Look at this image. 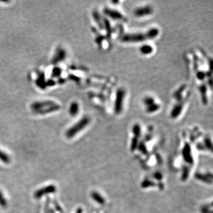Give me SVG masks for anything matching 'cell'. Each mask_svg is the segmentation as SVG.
Instances as JSON below:
<instances>
[{
	"label": "cell",
	"mask_w": 213,
	"mask_h": 213,
	"mask_svg": "<svg viewBox=\"0 0 213 213\" xmlns=\"http://www.w3.org/2000/svg\"><path fill=\"white\" fill-rule=\"evenodd\" d=\"M79 111V105L77 102H72L70 104L69 112L71 116H76Z\"/></svg>",
	"instance_id": "30bf717a"
},
{
	"label": "cell",
	"mask_w": 213,
	"mask_h": 213,
	"mask_svg": "<svg viewBox=\"0 0 213 213\" xmlns=\"http://www.w3.org/2000/svg\"><path fill=\"white\" fill-rule=\"evenodd\" d=\"M30 107L35 113L46 114L58 111L61 109V106L53 101L44 100L33 102Z\"/></svg>",
	"instance_id": "6da1fadb"
},
{
	"label": "cell",
	"mask_w": 213,
	"mask_h": 213,
	"mask_svg": "<svg viewBox=\"0 0 213 213\" xmlns=\"http://www.w3.org/2000/svg\"><path fill=\"white\" fill-rule=\"evenodd\" d=\"M148 40H150L148 32L145 33H130L123 35L121 41L124 43H139Z\"/></svg>",
	"instance_id": "3957f363"
},
{
	"label": "cell",
	"mask_w": 213,
	"mask_h": 213,
	"mask_svg": "<svg viewBox=\"0 0 213 213\" xmlns=\"http://www.w3.org/2000/svg\"><path fill=\"white\" fill-rule=\"evenodd\" d=\"M55 84V82L53 80H49L47 82L46 86H53Z\"/></svg>",
	"instance_id": "ac0fdd59"
},
{
	"label": "cell",
	"mask_w": 213,
	"mask_h": 213,
	"mask_svg": "<svg viewBox=\"0 0 213 213\" xmlns=\"http://www.w3.org/2000/svg\"><path fill=\"white\" fill-rule=\"evenodd\" d=\"M103 13L106 16H107L113 20L124 21L125 19L124 15L119 11L116 9L106 7L104 9Z\"/></svg>",
	"instance_id": "8992f818"
},
{
	"label": "cell",
	"mask_w": 213,
	"mask_h": 213,
	"mask_svg": "<svg viewBox=\"0 0 213 213\" xmlns=\"http://www.w3.org/2000/svg\"><path fill=\"white\" fill-rule=\"evenodd\" d=\"M90 123V118L87 116L82 117L74 126L70 127L66 132V136L68 139H71L77 135L79 132L83 130Z\"/></svg>",
	"instance_id": "7a4b0ae2"
},
{
	"label": "cell",
	"mask_w": 213,
	"mask_h": 213,
	"mask_svg": "<svg viewBox=\"0 0 213 213\" xmlns=\"http://www.w3.org/2000/svg\"><path fill=\"white\" fill-rule=\"evenodd\" d=\"M62 69L59 67H55L53 69L52 72V77H59L62 73Z\"/></svg>",
	"instance_id": "9a60e30c"
},
{
	"label": "cell",
	"mask_w": 213,
	"mask_h": 213,
	"mask_svg": "<svg viewBox=\"0 0 213 213\" xmlns=\"http://www.w3.org/2000/svg\"><path fill=\"white\" fill-rule=\"evenodd\" d=\"M160 107H161V106L155 102V103L146 106V110L149 113H152L159 110Z\"/></svg>",
	"instance_id": "8fae6325"
},
{
	"label": "cell",
	"mask_w": 213,
	"mask_h": 213,
	"mask_svg": "<svg viewBox=\"0 0 213 213\" xmlns=\"http://www.w3.org/2000/svg\"><path fill=\"white\" fill-rule=\"evenodd\" d=\"M153 13V9L150 6H145L136 8L133 13L135 17L137 18H143L152 15Z\"/></svg>",
	"instance_id": "5b68a950"
},
{
	"label": "cell",
	"mask_w": 213,
	"mask_h": 213,
	"mask_svg": "<svg viewBox=\"0 0 213 213\" xmlns=\"http://www.w3.org/2000/svg\"><path fill=\"white\" fill-rule=\"evenodd\" d=\"M125 97H126L125 90H123V88L118 89L116 94V98L114 106V111L117 114H120L123 110Z\"/></svg>",
	"instance_id": "277c9868"
},
{
	"label": "cell",
	"mask_w": 213,
	"mask_h": 213,
	"mask_svg": "<svg viewBox=\"0 0 213 213\" xmlns=\"http://www.w3.org/2000/svg\"><path fill=\"white\" fill-rule=\"evenodd\" d=\"M133 133H134V135L136 137H139L140 136L141 129H140V127L139 124H136V125L134 126V127L133 128Z\"/></svg>",
	"instance_id": "e0dca14e"
},
{
	"label": "cell",
	"mask_w": 213,
	"mask_h": 213,
	"mask_svg": "<svg viewBox=\"0 0 213 213\" xmlns=\"http://www.w3.org/2000/svg\"><path fill=\"white\" fill-rule=\"evenodd\" d=\"M7 204H8V203H7V200L4 197L3 192L0 191V205H1L2 207H7Z\"/></svg>",
	"instance_id": "2e32d148"
},
{
	"label": "cell",
	"mask_w": 213,
	"mask_h": 213,
	"mask_svg": "<svg viewBox=\"0 0 213 213\" xmlns=\"http://www.w3.org/2000/svg\"><path fill=\"white\" fill-rule=\"evenodd\" d=\"M36 84H37V85L41 88H45L46 85V81L45 79V75L43 74H42L41 75H39V77L36 80Z\"/></svg>",
	"instance_id": "4fadbf2b"
},
{
	"label": "cell",
	"mask_w": 213,
	"mask_h": 213,
	"mask_svg": "<svg viewBox=\"0 0 213 213\" xmlns=\"http://www.w3.org/2000/svg\"><path fill=\"white\" fill-rule=\"evenodd\" d=\"M139 51L141 55L145 56L149 55L153 53V47L149 44H143L140 47Z\"/></svg>",
	"instance_id": "9c48e42d"
},
{
	"label": "cell",
	"mask_w": 213,
	"mask_h": 213,
	"mask_svg": "<svg viewBox=\"0 0 213 213\" xmlns=\"http://www.w3.org/2000/svg\"><path fill=\"white\" fill-rule=\"evenodd\" d=\"M92 198L98 203H100L101 204H103L104 203V198L102 197L101 195L100 194H99L98 192H93L92 193Z\"/></svg>",
	"instance_id": "5bb4252c"
},
{
	"label": "cell",
	"mask_w": 213,
	"mask_h": 213,
	"mask_svg": "<svg viewBox=\"0 0 213 213\" xmlns=\"http://www.w3.org/2000/svg\"><path fill=\"white\" fill-rule=\"evenodd\" d=\"M56 186H55L54 185H50L37 190L34 192V196L36 198L39 199L45 196L46 195L54 193L56 192Z\"/></svg>",
	"instance_id": "52a82bcc"
},
{
	"label": "cell",
	"mask_w": 213,
	"mask_h": 213,
	"mask_svg": "<svg viewBox=\"0 0 213 213\" xmlns=\"http://www.w3.org/2000/svg\"><path fill=\"white\" fill-rule=\"evenodd\" d=\"M77 213H82V209H81V208L78 209V210H77Z\"/></svg>",
	"instance_id": "d6986e66"
},
{
	"label": "cell",
	"mask_w": 213,
	"mask_h": 213,
	"mask_svg": "<svg viewBox=\"0 0 213 213\" xmlns=\"http://www.w3.org/2000/svg\"><path fill=\"white\" fill-rule=\"evenodd\" d=\"M66 57V52L62 48H58L55 52L54 56L52 60V63L53 64H57L61 62Z\"/></svg>",
	"instance_id": "ba28073f"
},
{
	"label": "cell",
	"mask_w": 213,
	"mask_h": 213,
	"mask_svg": "<svg viewBox=\"0 0 213 213\" xmlns=\"http://www.w3.org/2000/svg\"><path fill=\"white\" fill-rule=\"evenodd\" d=\"M0 161H1L4 164H9L11 161L10 157L6 152L0 150Z\"/></svg>",
	"instance_id": "7c38bea8"
}]
</instances>
